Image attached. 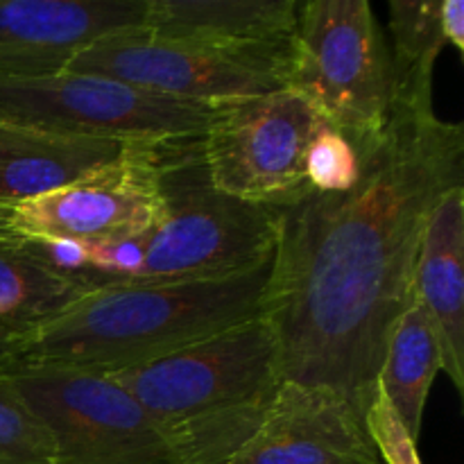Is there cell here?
Listing matches in <instances>:
<instances>
[{"instance_id": "cell-1", "label": "cell", "mask_w": 464, "mask_h": 464, "mask_svg": "<svg viewBox=\"0 0 464 464\" xmlns=\"http://www.w3.org/2000/svg\"><path fill=\"white\" fill-rule=\"evenodd\" d=\"M356 152L353 188L311 190L279 211L261 317L281 379L335 390L365 421L430 211L464 186V127L392 109L385 134Z\"/></svg>"}, {"instance_id": "cell-2", "label": "cell", "mask_w": 464, "mask_h": 464, "mask_svg": "<svg viewBox=\"0 0 464 464\" xmlns=\"http://www.w3.org/2000/svg\"><path fill=\"white\" fill-rule=\"evenodd\" d=\"M270 263L220 279L98 285L21 331L16 370L104 374L199 343L261 315Z\"/></svg>"}, {"instance_id": "cell-3", "label": "cell", "mask_w": 464, "mask_h": 464, "mask_svg": "<svg viewBox=\"0 0 464 464\" xmlns=\"http://www.w3.org/2000/svg\"><path fill=\"white\" fill-rule=\"evenodd\" d=\"M104 376L170 430L184 464L229 460L284 381L275 334L261 315Z\"/></svg>"}, {"instance_id": "cell-4", "label": "cell", "mask_w": 464, "mask_h": 464, "mask_svg": "<svg viewBox=\"0 0 464 464\" xmlns=\"http://www.w3.org/2000/svg\"><path fill=\"white\" fill-rule=\"evenodd\" d=\"M161 188L166 218L140 238L143 266L130 284L220 279L272 258L281 208L213 188L199 139L163 148Z\"/></svg>"}, {"instance_id": "cell-5", "label": "cell", "mask_w": 464, "mask_h": 464, "mask_svg": "<svg viewBox=\"0 0 464 464\" xmlns=\"http://www.w3.org/2000/svg\"><path fill=\"white\" fill-rule=\"evenodd\" d=\"M288 89L356 150L385 134L394 104L392 59L367 0L299 3Z\"/></svg>"}, {"instance_id": "cell-6", "label": "cell", "mask_w": 464, "mask_h": 464, "mask_svg": "<svg viewBox=\"0 0 464 464\" xmlns=\"http://www.w3.org/2000/svg\"><path fill=\"white\" fill-rule=\"evenodd\" d=\"M218 107L166 98L93 72L0 80V121L118 143L202 139Z\"/></svg>"}, {"instance_id": "cell-7", "label": "cell", "mask_w": 464, "mask_h": 464, "mask_svg": "<svg viewBox=\"0 0 464 464\" xmlns=\"http://www.w3.org/2000/svg\"><path fill=\"white\" fill-rule=\"evenodd\" d=\"M322 125L293 89L220 104L199 139L208 181L247 204L290 207L313 190L306 150Z\"/></svg>"}, {"instance_id": "cell-8", "label": "cell", "mask_w": 464, "mask_h": 464, "mask_svg": "<svg viewBox=\"0 0 464 464\" xmlns=\"http://www.w3.org/2000/svg\"><path fill=\"white\" fill-rule=\"evenodd\" d=\"M53 440V464H184L170 430L104 374L12 372Z\"/></svg>"}, {"instance_id": "cell-9", "label": "cell", "mask_w": 464, "mask_h": 464, "mask_svg": "<svg viewBox=\"0 0 464 464\" xmlns=\"http://www.w3.org/2000/svg\"><path fill=\"white\" fill-rule=\"evenodd\" d=\"M288 68L290 54L213 48L136 25L95 39L63 71L107 75L186 102L225 104L288 89Z\"/></svg>"}, {"instance_id": "cell-10", "label": "cell", "mask_w": 464, "mask_h": 464, "mask_svg": "<svg viewBox=\"0 0 464 464\" xmlns=\"http://www.w3.org/2000/svg\"><path fill=\"white\" fill-rule=\"evenodd\" d=\"M168 143H131L111 163L44 198L12 207L18 240L72 238L118 243L148 236L166 218L161 157Z\"/></svg>"}, {"instance_id": "cell-11", "label": "cell", "mask_w": 464, "mask_h": 464, "mask_svg": "<svg viewBox=\"0 0 464 464\" xmlns=\"http://www.w3.org/2000/svg\"><path fill=\"white\" fill-rule=\"evenodd\" d=\"M225 464H383L356 408L326 385L284 379Z\"/></svg>"}, {"instance_id": "cell-12", "label": "cell", "mask_w": 464, "mask_h": 464, "mask_svg": "<svg viewBox=\"0 0 464 464\" xmlns=\"http://www.w3.org/2000/svg\"><path fill=\"white\" fill-rule=\"evenodd\" d=\"M145 0H0V80L59 72L104 34L143 21Z\"/></svg>"}, {"instance_id": "cell-13", "label": "cell", "mask_w": 464, "mask_h": 464, "mask_svg": "<svg viewBox=\"0 0 464 464\" xmlns=\"http://www.w3.org/2000/svg\"><path fill=\"white\" fill-rule=\"evenodd\" d=\"M297 0H145L140 27L166 39L290 54Z\"/></svg>"}, {"instance_id": "cell-14", "label": "cell", "mask_w": 464, "mask_h": 464, "mask_svg": "<svg viewBox=\"0 0 464 464\" xmlns=\"http://www.w3.org/2000/svg\"><path fill=\"white\" fill-rule=\"evenodd\" d=\"M440 344L442 372L464 394V186L440 198L426 222L412 279Z\"/></svg>"}, {"instance_id": "cell-15", "label": "cell", "mask_w": 464, "mask_h": 464, "mask_svg": "<svg viewBox=\"0 0 464 464\" xmlns=\"http://www.w3.org/2000/svg\"><path fill=\"white\" fill-rule=\"evenodd\" d=\"M127 145L0 121V207L54 193L111 163Z\"/></svg>"}, {"instance_id": "cell-16", "label": "cell", "mask_w": 464, "mask_h": 464, "mask_svg": "<svg viewBox=\"0 0 464 464\" xmlns=\"http://www.w3.org/2000/svg\"><path fill=\"white\" fill-rule=\"evenodd\" d=\"M438 372H442V358L433 324L412 297L390 334L376 379L412 440H420L424 408Z\"/></svg>"}, {"instance_id": "cell-17", "label": "cell", "mask_w": 464, "mask_h": 464, "mask_svg": "<svg viewBox=\"0 0 464 464\" xmlns=\"http://www.w3.org/2000/svg\"><path fill=\"white\" fill-rule=\"evenodd\" d=\"M93 285L54 270L30 240L0 243V324L30 329L84 297Z\"/></svg>"}, {"instance_id": "cell-18", "label": "cell", "mask_w": 464, "mask_h": 464, "mask_svg": "<svg viewBox=\"0 0 464 464\" xmlns=\"http://www.w3.org/2000/svg\"><path fill=\"white\" fill-rule=\"evenodd\" d=\"M442 0H392L388 3L392 34L394 104L401 111H433V71L447 45L440 21Z\"/></svg>"}, {"instance_id": "cell-19", "label": "cell", "mask_w": 464, "mask_h": 464, "mask_svg": "<svg viewBox=\"0 0 464 464\" xmlns=\"http://www.w3.org/2000/svg\"><path fill=\"white\" fill-rule=\"evenodd\" d=\"M0 464H53V440L9 374H0Z\"/></svg>"}, {"instance_id": "cell-20", "label": "cell", "mask_w": 464, "mask_h": 464, "mask_svg": "<svg viewBox=\"0 0 464 464\" xmlns=\"http://www.w3.org/2000/svg\"><path fill=\"white\" fill-rule=\"evenodd\" d=\"M361 177V159L352 140L331 125L315 131L306 150V179L317 193H344Z\"/></svg>"}, {"instance_id": "cell-21", "label": "cell", "mask_w": 464, "mask_h": 464, "mask_svg": "<svg viewBox=\"0 0 464 464\" xmlns=\"http://www.w3.org/2000/svg\"><path fill=\"white\" fill-rule=\"evenodd\" d=\"M365 429L383 464H424L417 451V440H412L406 426L401 424L379 383L365 412Z\"/></svg>"}, {"instance_id": "cell-22", "label": "cell", "mask_w": 464, "mask_h": 464, "mask_svg": "<svg viewBox=\"0 0 464 464\" xmlns=\"http://www.w3.org/2000/svg\"><path fill=\"white\" fill-rule=\"evenodd\" d=\"M30 243L34 245L39 256L48 261L54 270L86 281V272H89V243L72 238H45L30 240Z\"/></svg>"}, {"instance_id": "cell-23", "label": "cell", "mask_w": 464, "mask_h": 464, "mask_svg": "<svg viewBox=\"0 0 464 464\" xmlns=\"http://www.w3.org/2000/svg\"><path fill=\"white\" fill-rule=\"evenodd\" d=\"M442 34L447 45H453L458 53H464V3L462 0H442L440 7Z\"/></svg>"}, {"instance_id": "cell-24", "label": "cell", "mask_w": 464, "mask_h": 464, "mask_svg": "<svg viewBox=\"0 0 464 464\" xmlns=\"http://www.w3.org/2000/svg\"><path fill=\"white\" fill-rule=\"evenodd\" d=\"M18 343H21V329L0 324V374H9L16 370Z\"/></svg>"}, {"instance_id": "cell-25", "label": "cell", "mask_w": 464, "mask_h": 464, "mask_svg": "<svg viewBox=\"0 0 464 464\" xmlns=\"http://www.w3.org/2000/svg\"><path fill=\"white\" fill-rule=\"evenodd\" d=\"M9 211H12V207H0V243L3 240H16L9 231Z\"/></svg>"}, {"instance_id": "cell-26", "label": "cell", "mask_w": 464, "mask_h": 464, "mask_svg": "<svg viewBox=\"0 0 464 464\" xmlns=\"http://www.w3.org/2000/svg\"><path fill=\"white\" fill-rule=\"evenodd\" d=\"M3 243H5V240H3Z\"/></svg>"}]
</instances>
